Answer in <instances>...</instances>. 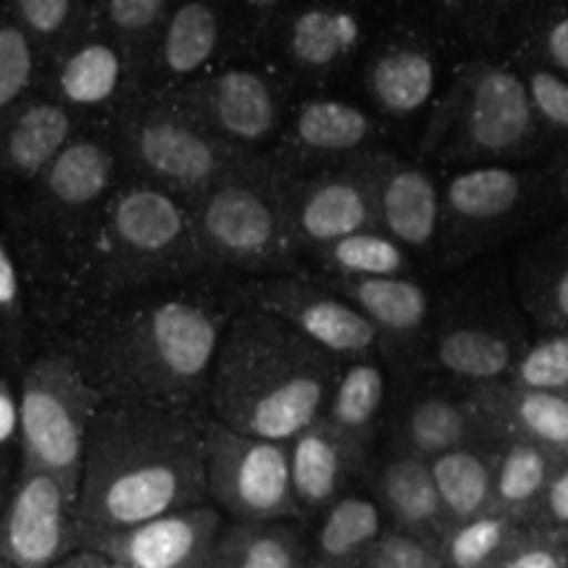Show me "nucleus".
<instances>
[{"instance_id":"nucleus-1","label":"nucleus","mask_w":568,"mask_h":568,"mask_svg":"<svg viewBox=\"0 0 568 568\" xmlns=\"http://www.w3.org/2000/svg\"><path fill=\"white\" fill-rule=\"evenodd\" d=\"M203 282L166 284L88 311L74 355L103 397L209 410L213 364L243 295Z\"/></svg>"},{"instance_id":"nucleus-2","label":"nucleus","mask_w":568,"mask_h":568,"mask_svg":"<svg viewBox=\"0 0 568 568\" xmlns=\"http://www.w3.org/2000/svg\"><path fill=\"white\" fill-rule=\"evenodd\" d=\"M205 416L209 410L103 397L84 447L77 521L122 529L211 503Z\"/></svg>"},{"instance_id":"nucleus-3","label":"nucleus","mask_w":568,"mask_h":568,"mask_svg":"<svg viewBox=\"0 0 568 568\" xmlns=\"http://www.w3.org/2000/svg\"><path fill=\"white\" fill-rule=\"evenodd\" d=\"M343 361L261 305L226 326L209 387V414L232 429L290 443L324 416Z\"/></svg>"},{"instance_id":"nucleus-4","label":"nucleus","mask_w":568,"mask_h":568,"mask_svg":"<svg viewBox=\"0 0 568 568\" xmlns=\"http://www.w3.org/2000/svg\"><path fill=\"white\" fill-rule=\"evenodd\" d=\"M211 280L184 197L126 172L98 219L67 303L84 308L116 297Z\"/></svg>"},{"instance_id":"nucleus-5","label":"nucleus","mask_w":568,"mask_h":568,"mask_svg":"<svg viewBox=\"0 0 568 568\" xmlns=\"http://www.w3.org/2000/svg\"><path fill=\"white\" fill-rule=\"evenodd\" d=\"M126 169L109 124H84L51 166L24 190L21 266L67 297L98 219Z\"/></svg>"},{"instance_id":"nucleus-6","label":"nucleus","mask_w":568,"mask_h":568,"mask_svg":"<svg viewBox=\"0 0 568 568\" xmlns=\"http://www.w3.org/2000/svg\"><path fill=\"white\" fill-rule=\"evenodd\" d=\"M284 176L274 153H266L190 203L211 280L301 272L303 255L290 226Z\"/></svg>"},{"instance_id":"nucleus-7","label":"nucleus","mask_w":568,"mask_h":568,"mask_svg":"<svg viewBox=\"0 0 568 568\" xmlns=\"http://www.w3.org/2000/svg\"><path fill=\"white\" fill-rule=\"evenodd\" d=\"M527 84L510 61L474 59L432 105L424 153L447 166L510 163L542 145Z\"/></svg>"},{"instance_id":"nucleus-8","label":"nucleus","mask_w":568,"mask_h":568,"mask_svg":"<svg viewBox=\"0 0 568 568\" xmlns=\"http://www.w3.org/2000/svg\"><path fill=\"white\" fill-rule=\"evenodd\" d=\"M124 169L193 203L226 174L266 153L219 140L155 90H142L109 124Z\"/></svg>"},{"instance_id":"nucleus-9","label":"nucleus","mask_w":568,"mask_h":568,"mask_svg":"<svg viewBox=\"0 0 568 568\" xmlns=\"http://www.w3.org/2000/svg\"><path fill=\"white\" fill-rule=\"evenodd\" d=\"M103 393L74 353L51 351L32 358L19 379V468L61 479L77 500L84 447Z\"/></svg>"},{"instance_id":"nucleus-10","label":"nucleus","mask_w":568,"mask_h":568,"mask_svg":"<svg viewBox=\"0 0 568 568\" xmlns=\"http://www.w3.org/2000/svg\"><path fill=\"white\" fill-rule=\"evenodd\" d=\"M205 474L213 506L234 521H295L290 443L232 429L205 416Z\"/></svg>"},{"instance_id":"nucleus-11","label":"nucleus","mask_w":568,"mask_h":568,"mask_svg":"<svg viewBox=\"0 0 568 568\" xmlns=\"http://www.w3.org/2000/svg\"><path fill=\"white\" fill-rule=\"evenodd\" d=\"M155 92L245 153H272L287 124L290 111L280 77L245 63H219L193 80Z\"/></svg>"},{"instance_id":"nucleus-12","label":"nucleus","mask_w":568,"mask_h":568,"mask_svg":"<svg viewBox=\"0 0 568 568\" xmlns=\"http://www.w3.org/2000/svg\"><path fill=\"white\" fill-rule=\"evenodd\" d=\"M45 92L84 124H111L142 84V67L130 48L88 19L67 45L45 59Z\"/></svg>"},{"instance_id":"nucleus-13","label":"nucleus","mask_w":568,"mask_h":568,"mask_svg":"<svg viewBox=\"0 0 568 568\" xmlns=\"http://www.w3.org/2000/svg\"><path fill=\"white\" fill-rule=\"evenodd\" d=\"M245 303L272 311L337 361L376 358L385 351L379 329L329 282L303 272L258 276L240 287Z\"/></svg>"},{"instance_id":"nucleus-14","label":"nucleus","mask_w":568,"mask_h":568,"mask_svg":"<svg viewBox=\"0 0 568 568\" xmlns=\"http://www.w3.org/2000/svg\"><path fill=\"white\" fill-rule=\"evenodd\" d=\"M374 151L305 172H284L290 226L303 258L345 234L379 226L374 203Z\"/></svg>"},{"instance_id":"nucleus-15","label":"nucleus","mask_w":568,"mask_h":568,"mask_svg":"<svg viewBox=\"0 0 568 568\" xmlns=\"http://www.w3.org/2000/svg\"><path fill=\"white\" fill-rule=\"evenodd\" d=\"M539 193L542 180L510 163L460 166L443 182L439 247L447 253L479 247L521 222Z\"/></svg>"},{"instance_id":"nucleus-16","label":"nucleus","mask_w":568,"mask_h":568,"mask_svg":"<svg viewBox=\"0 0 568 568\" xmlns=\"http://www.w3.org/2000/svg\"><path fill=\"white\" fill-rule=\"evenodd\" d=\"M224 524V510L213 503L172 510L122 529L77 521V548L98 550L138 568H213Z\"/></svg>"},{"instance_id":"nucleus-17","label":"nucleus","mask_w":568,"mask_h":568,"mask_svg":"<svg viewBox=\"0 0 568 568\" xmlns=\"http://www.w3.org/2000/svg\"><path fill=\"white\" fill-rule=\"evenodd\" d=\"M77 500L61 479L19 468L0 510V560L17 568H53L77 550Z\"/></svg>"},{"instance_id":"nucleus-18","label":"nucleus","mask_w":568,"mask_h":568,"mask_svg":"<svg viewBox=\"0 0 568 568\" xmlns=\"http://www.w3.org/2000/svg\"><path fill=\"white\" fill-rule=\"evenodd\" d=\"M240 38L234 0H176L142 67V84L163 90L193 80L219 67Z\"/></svg>"},{"instance_id":"nucleus-19","label":"nucleus","mask_w":568,"mask_h":568,"mask_svg":"<svg viewBox=\"0 0 568 568\" xmlns=\"http://www.w3.org/2000/svg\"><path fill=\"white\" fill-rule=\"evenodd\" d=\"M287 74L324 82L355 61L366 42V24L355 3L303 0L293 3L268 34Z\"/></svg>"},{"instance_id":"nucleus-20","label":"nucleus","mask_w":568,"mask_h":568,"mask_svg":"<svg viewBox=\"0 0 568 568\" xmlns=\"http://www.w3.org/2000/svg\"><path fill=\"white\" fill-rule=\"evenodd\" d=\"M379 116L343 98H305L287 113L280 151H272L284 172H305L376 148Z\"/></svg>"},{"instance_id":"nucleus-21","label":"nucleus","mask_w":568,"mask_h":568,"mask_svg":"<svg viewBox=\"0 0 568 568\" xmlns=\"http://www.w3.org/2000/svg\"><path fill=\"white\" fill-rule=\"evenodd\" d=\"M376 224L414 255L439 247L443 230V184L422 163L400 155L372 153Z\"/></svg>"},{"instance_id":"nucleus-22","label":"nucleus","mask_w":568,"mask_h":568,"mask_svg":"<svg viewBox=\"0 0 568 568\" xmlns=\"http://www.w3.org/2000/svg\"><path fill=\"white\" fill-rule=\"evenodd\" d=\"M439 61L418 32H393L368 53L364 90L376 116L408 122L437 101Z\"/></svg>"},{"instance_id":"nucleus-23","label":"nucleus","mask_w":568,"mask_h":568,"mask_svg":"<svg viewBox=\"0 0 568 568\" xmlns=\"http://www.w3.org/2000/svg\"><path fill=\"white\" fill-rule=\"evenodd\" d=\"M82 126L74 111L34 90L0 116V184L30 187Z\"/></svg>"},{"instance_id":"nucleus-24","label":"nucleus","mask_w":568,"mask_h":568,"mask_svg":"<svg viewBox=\"0 0 568 568\" xmlns=\"http://www.w3.org/2000/svg\"><path fill=\"white\" fill-rule=\"evenodd\" d=\"M466 393L495 445L510 437L527 439L568 460V395L521 387L510 379L468 387Z\"/></svg>"},{"instance_id":"nucleus-25","label":"nucleus","mask_w":568,"mask_h":568,"mask_svg":"<svg viewBox=\"0 0 568 568\" xmlns=\"http://www.w3.org/2000/svg\"><path fill=\"white\" fill-rule=\"evenodd\" d=\"M521 347L506 326L479 316H453L429 339V364L464 389L481 387L508 379Z\"/></svg>"},{"instance_id":"nucleus-26","label":"nucleus","mask_w":568,"mask_h":568,"mask_svg":"<svg viewBox=\"0 0 568 568\" xmlns=\"http://www.w3.org/2000/svg\"><path fill=\"white\" fill-rule=\"evenodd\" d=\"M364 458L332 429L324 418L305 426L290 439L293 489L303 516L322 514L345 493L347 481Z\"/></svg>"},{"instance_id":"nucleus-27","label":"nucleus","mask_w":568,"mask_h":568,"mask_svg":"<svg viewBox=\"0 0 568 568\" xmlns=\"http://www.w3.org/2000/svg\"><path fill=\"white\" fill-rule=\"evenodd\" d=\"M355 308L379 329L387 345H414L426 335L432 318V297L410 274L366 276V280H329Z\"/></svg>"},{"instance_id":"nucleus-28","label":"nucleus","mask_w":568,"mask_h":568,"mask_svg":"<svg viewBox=\"0 0 568 568\" xmlns=\"http://www.w3.org/2000/svg\"><path fill=\"white\" fill-rule=\"evenodd\" d=\"M376 500L389 527L443 539L450 529L432 464L414 453L397 450L376 474Z\"/></svg>"},{"instance_id":"nucleus-29","label":"nucleus","mask_w":568,"mask_h":568,"mask_svg":"<svg viewBox=\"0 0 568 568\" xmlns=\"http://www.w3.org/2000/svg\"><path fill=\"white\" fill-rule=\"evenodd\" d=\"M397 439V450L414 453L426 460L466 445L493 443L466 389L464 395L429 393L414 397L400 416Z\"/></svg>"},{"instance_id":"nucleus-30","label":"nucleus","mask_w":568,"mask_h":568,"mask_svg":"<svg viewBox=\"0 0 568 568\" xmlns=\"http://www.w3.org/2000/svg\"><path fill=\"white\" fill-rule=\"evenodd\" d=\"M385 400L387 376L379 358L345 361L322 418L361 458H366L376 429H379Z\"/></svg>"},{"instance_id":"nucleus-31","label":"nucleus","mask_w":568,"mask_h":568,"mask_svg":"<svg viewBox=\"0 0 568 568\" xmlns=\"http://www.w3.org/2000/svg\"><path fill=\"white\" fill-rule=\"evenodd\" d=\"M495 458L497 445L479 443L429 460L450 527L493 510Z\"/></svg>"},{"instance_id":"nucleus-32","label":"nucleus","mask_w":568,"mask_h":568,"mask_svg":"<svg viewBox=\"0 0 568 568\" xmlns=\"http://www.w3.org/2000/svg\"><path fill=\"white\" fill-rule=\"evenodd\" d=\"M560 464L558 456L527 439L497 443L493 508L527 524Z\"/></svg>"},{"instance_id":"nucleus-33","label":"nucleus","mask_w":568,"mask_h":568,"mask_svg":"<svg viewBox=\"0 0 568 568\" xmlns=\"http://www.w3.org/2000/svg\"><path fill=\"white\" fill-rule=\"evenodd\" d=\"M303 531L293 521H226L213 568H303Z\"/></svg>"},{"instance_id":"nucleus-34","label":"nucleus","mask_w":568,"mask_h":568,"mask_svg":"<svg viewBox=\"0 0 568 568\" xmlns=\"http://www.w3.org/2000/svg\"><path fill=\"white\" fill-rule=\"evenodd\" d=\"M318 516L314 556L339 566L358 564L387 529L379 500L355 493H343Z\"/></svg>"},{"instance_id":"nucleus-35","label":"nucleus","mask_w":568,"mask_h":568,"mask_svg":"<svg viewBox=\"0 0 568 568\" xmlns=\"http://www.w3.org/2000/svg\"><path fill=\"white\" fill-rule=\"evenodd\" d=\"M308 258H314L322 268V276H329V280L397 276L410 274V266H414V253L379 226L345 234L335 243L318 247Z\"/></svg>"},{"instance_id":"nucleus-36","label":"nucleus","mask_w":568,"mask_h":568,"mask_svg":"<svg viewBox=\"0 0 568 568\" xmlns=\"http://www.w3.org/2000/svg\"><path fill=\"white\" fill-rule=\"evenodd\" d=\"M524 527L495 508L453 524L443 537L447 568H495Z\"/></svg>"},{"instance_id":"nucleus-37","label":"nucleus","mask_w":568,"mask_h":568,"mask_svg":"<svg viewBox=\"0 0 568 568\" xmlns=\"http://www.w3.org/2000/svg\"><path fill=\"white\" fill-rule=\"evenodd\" d=\"M176 0H92L90 19L130 48L140 67H145L163 21Z\"/></svg>"},{"instance_id":"nucleus-38","label":"nucleus","mask_w":568,"mask_h":568,"mask_svg":"<svg viewBox=\"0 0 568 568\" xmlns=\"http://www.w3.org/2000/svg\"><path fill=\"white\" fill-rule=\"evenodd\" d=\"M45 53L11 13H0V116L38 88Z\"/></svg>"},{"instance_id":"nucleus-39","label":"nucleus","mask_w":568,"mask_h":568,"mask_svg":"<svg viewBox=\"0 0 568 568\" xmlns=\"http://www.w3.org/2000/svg\"><path fill=\"white\" fill-rule=\"evenodd\" d=\"M506 45L568 77V0H545L516 24Z\"/></svg>"},{"instance_id":"nucleus-40","label":"nucleus","mask_w":568,"mask_h":568,"mask_svg":"<svg viewBox=\"0 0 568 568\" xmlns=\"http://www.w3.org/2000/svg\"><path fill=\"white\" fill-rule=\"evenodd\" d=\"M527 305L545 329L568 326V237L545 247L527 272Z\"/></svg>"},{"instance_id":"nucleus-41","label":"nucleus","mask_w":568,"mask_h":568,"mask_svg":"<svg viewBox=\"0 0 568 568\" xmlns=\"http://www.w3.org/2000/svg\"><path fill=\"white\" fill-rule=\"evenodd\" d=\"M90 6L92 0H9V13L48 59L88 24Z\"/></svg>"},{"instance_id":"nucleus-42","label":"nucleus","mask_w":568,"mask_h":568,"mask_svg":"<svg viewBox=\"0 0 568 568\" xmlns=\"http://www.w3.org/2000/svg\"><path fill=\"white\" fill-rule=\"evenodd\" d=\"M510 63L518 69L524 84H527L531 109L545 140L568 142V77L560 71L545 67L529 55H510Z\"/></svg>"},{"instance_id":"nucleus-43","label":"nucleus","mask_w":568,"mask_h":568,"mask_svg":"<svg viewBox=\"0 0 568 568\" xmlns=\"http://www.w3.org/2000/svg\"><path fill=\"white\" fill-rule=\"evenodd\" d=\"M510 382L568 395V326L548 329L518 353Z\"/></svg>"},{"instance_id":"nucleus-44","label":"nucleus","mask_w":568,"mask_h":568,"mask_svg":"<svg viewBox=\"0 0 568 568\" xmlns=\"http://www.w3.org/2000/svg\"><path fill=\"white\" fill-rule=\"evenodd\" d=\"M545 0H450L447 13L481 45H506L516 24Z\"/></svg>"},{"instance_id":"nucleus-45","label":"nucleus","mask_w":568,"mask_h":568,"mask_svg":"<svg viewBox=\"0 0 568 568\" xmlns=\"http://www.w3.org/2000/svg\"><path fill=\"white\" fill-rule=\"evenodd\" d=\"M30 332V303H27L24 266H21L17 243L0 224V335L9 355L19 353Z\"/></svg>"},{"instance_id":"nucleus-46","label":"nucleus","mask_w":568,"mask_h":568,"mask_svg":"<svg viewBox=\"0 0 568 568\" xmlns=\"http://www.w3.org/2000/svg\"><path fill=\"white\" fill-rule=\"evenodd\" d=\"M353 568H447L443 539L387 527Z\"/></svg>"},{"instance_id":"nucleus-47","label":"nucleus","mask_w":568,"mask_h":568,"mask_svg":"<svg viewBox=\"0 0 568 568\" xmlns=\"http://www.w3.org/2000/svg\"><path fill=\"white\" fill-rule=\"evenodd\" d=\"M495 568H568V548L550 531L524 527Z\"/></svg>"},{"instance_id":"nucleus-48","label":"nucleus","mask_w":568,"mask_h":568,"mask_svg":"<svg viewBox=\"0 0 568 568\" xmlns=\"http://www.w3.org/2000/svg\"><path fill=\"white\" fill-rule=\"evenodd\" d=\"M527 527L550 531V535L568 529V460L556 468Z\"/></svg>"},{"instance_id":"nucleus-49","label":"nucleus","mask_w":568,"mask_h":568,"mask_svg":"<svg viewBox=\"0 0 568 568\" xmlns=\"http://www.w3.org/2000/svg\"><path fill=\"white\" fill-rule=\"evenodd\" d=\"M290 6H293V0H234L240 27H243V38L268 40L276 21L287 13Z\"/></svg>"},{"instance_id":"nucleus-50","label":"nucleus","mask_w":568,"mask_h":568,"mask_svg":"<svg viewBox=\"0 0 568 568\" xmlns=\"http://www.w3.org/2000/svg\"><path fill=\"white\" fill-rule=\"evenodd\" d=\"M19 385H13L0 368V456H19Z\"/></svg>"},{"instance_id":"nucleus-51","label":"nucleus","mask_w":568,"mask_h":568,"mask_svg":"<svg viewBox=\"0 0 568 568\" xmlns=\"http://www.w3.org/2000/svg\"><path fill=\"white\" fill-rule=\"evenodd\" d=\"M53 568H138V566H130V564H124V560L109 558L98 550L77 548V550H71L67 558H61Z\"/></svg>"},{"instance_id":"nucleus-52","label":"nucleus","mask_w":568,"mask_h":568,"mask_svg":"<svg viewBox=\"0 0 568 568\" xmlns=\"http://www.w3.org/2000/svg\"><path fill=\"white\" fill-rule=\"evenodd\" d=\"M550 184L558 190V195L568 203V142L560 145V151L550 163Z\"/></svg>"},{"instance_id":"nucleus-53","label":"nucleus","mask_w":568,"mask_h":568,"mask_svg":"<svg viewBox=\"0 0 568 568\" xmlns=\"http://www.w3.org/2000/svg\"><path fill=\"white\" fill-rule=\"evenodd\" d=\"M19 477V456H0V510L6 508L13 485Z\"/></svg>"},{"instance_id":"nucleus-54","label":"nucleus","mask_w":568,"mask_h":568,"mask_svg":"<svg viewBox=\"0 0 568 568\" xmlns=\"http://www.w3.org/2000/svg\"><path fill=\"white\" fill-rule=\"evenodd\" d=\"M303 568H353V566H339V564H332V560H324V558L311 556L308 560H305Z\"/></svg>"},{"instance_id":"nucleus-55","label":"nucleus","mask_w":568,"mask_h":568,"mask_svg":"<svg viewBox=\"0 0 568 568\" xmlns=\"http://www.w3.org/2000/svg\"><path fill=\"white\" fill-rule=\"evenodd\" d=\"M556 537H558L560 542H564L566 548H568V529H564V531H556Z\"/></svg>"},{"instance_id":"nucleus-56","label":"nucleus","mask_w":568,"mask_h":568,"mask_svg":"<svg viewBox=\"0 0 568 568\" xmlns=\"http://www.w3.org/2000/svg\"><path fill=\"white\" fill-rule=\"evenodd\" d=\"M3 355H9V347H6V339L0 335V358H3Z\"/></svg>"},{"instance_id":"nucleus-57","label":"nucleus","mask_w":568,"mask_h":568,"mask_svg":"<svg viewBox=\"0 0 568 568\" xmlns=\"http://www.w3.org/2000/svg\"><path fill=\"white\" fill-rule=\"evenodd\" d=\"M0 568H17V566H11V564H6V560H0Z\"/></svg>"},{"instance_id":"nucleus-58","label":"nucleus","mask_w":568,"mask_h":568,"mask_svg":"<svg viewBox=\"0 0 568 568\" xmlns=\"http://www.w3.org/2000/svg\"><path fill=\"white\" fill-rule=\"evenodd\" d=\"M345 3H364V0H345Z\"/></svg>"},{"instance_id":"nucleus-59","label":"nucleus","mask_w":568,"mask_h":568,"mask_svg":"<svg viewBox=\"0 0 568 568\" xmlns=\"http://www.w3.org/2000/svg\"><path fill=\"white\" fill-rule=\"evenodd\" d=\"M437 3H439V6H447V3H450V0H437Z\"/></svg>"}]
</instances>
